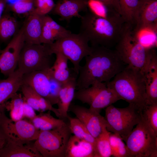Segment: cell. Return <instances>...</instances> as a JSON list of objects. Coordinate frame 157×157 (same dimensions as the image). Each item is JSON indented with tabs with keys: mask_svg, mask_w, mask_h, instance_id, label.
Listing matches in <instances>:
<instances>
[{
	"mask_svg": "<svg viewBox=\"0 0 157 157\" xmlns=\"http://www.w3.org/2000/svg\"><path fill=\"white\" fill-rule=\"evenodd\" d=\"M85 63L79 68L76 79L78 90L90 87L96 81L107 83L123 70L126 65L114 49L91 46Z\"/></svg>",
	"mask_w": 157,
	"mask_h": 157,
	"instance_id": "obj_1",
	"label": "cell"
},
{
	"mask_svg": "<svg viewBox=\"0 0 157 157\" xmlns=\"http://www.w3.org/2000/svg\"><path fill=\"white\" fill-rule=\"evenodd\" d=\"M79 33L91 46L113 49L119 40L126 23L120 14L109 9L106 17L97 15L88 10L80 18Z\"/></svg>",
	"mask_w": 157,
	"mask_h": 157,
	"instance_id": "obj_2",
	"label": "cell"
},
{
	"mask_svg": "<svg viewBox=\"0 0 157 157\" xmlns=\"http://www.w3.org/2000/svg\"><path fill=\"white\" fill-rule=\"evenodd\" d=\"M120 99L141 110L147 103L143 73L126 65L113 79L106 83Z\"/></svg>",
	"mask_w": 157,
	"mask_h": 157,
	"instance_id": "obj_3",
	"label": "cell"
},
{
	"mask_svg": "<svg viewBox=\"0 0 157 157\" xmlns=\"http://www.w3.org/2000/svg\"><path fill=\"white\" fill-rule=\"evenodd\" d=\"M114 49L127 65L143 73L156 51L142 44L134 36L133 28L126 23Z\"/></svg>",
	"mask_w": 157,
	"mask_h": 157,
	"instance_id": "obj_4",
	"label": "cell"
},
{
	"mask_svg": "<svg viewBox=\"0 0 157 157\" xmlns=\"http://www.w3.org/2000/svg\"><path fill=\"white\" fill-rule=\"evenodd\" d=\"M125 141L130 157H157V135L142 117Z\"/></svg>",
	"mask_w": 157,
	"mask_h": 157,
	"instance_id": "obj_5",
	"label": "cell"
},
{
	"mask_svg": "<svg viewBox=\"0 0 157 157\" xmlns=\"http://www.w3.org/2000/svg\"><path fill=\"white\" fill-rule=\"evenodd\" d=\"M141 110L129 104L124 108H118L112 104L106 108L105 118L106 129L120 136L125 141L134 126L140 121Z\"/></svg>",
	"mask_w": 157,
	"mask_h": 157,
	"instance_id": "obj_6",
	"label": "cell"
},
{
	"mask_svg": "<svg viewBox=\"0 0 157 157\" xmlns=\"http://www.w3.org/2000/svg\"><path fill=\"white\" fill-rule=\"evenodd\" d=\"M89 43L87 38L79 33H71L49 45L51 54L60 52L70 60L74 71L78 75L80 62L91 51Z\"/></svg>",
	"mask_w": 157,
	"mask_h": 157,
	"instance_id": "obj_7",
	"label": "cell"
},
{
	"mask_svg": "<svg viewBox=\"0 0 157 157\" xmlns=\"http://www.w3.org/2000/svg\"><path fill=\"white\" fill-rule=\"evenodd\" d=\"M71 133L66 123L52 130H40L33 146L42 157H65Z\"/></svg>",
	"mask_w": 157,
	"mask_h": 157,
	"instance_id": "obj_8",
	"label": "cell"
},
{
	"mask_svg": "<svg viewBox=\"0 0 157 157\" xmlns=\"http://www.w3.org/2000/svg\"><path fill=\"white\" fill-rule=\"evenodd\" d=\"M49 44L25 42L18 62V69L23 74L51 67Z\"/></svg>",
	"mask_w": 157,
	"mask_h": 157,
	"instance_id": "obj_9",
	"label": "cell"
},
{
	"mask_svg": "<svg viewBox=\"0 0 157 157\" xmlns=\"http://www.w3.org/2000/svg\"><path fill=\"white\" fill-rule=\"evenodd\" d=\"M74 99L89 106V108L100 113L101 110L120 100L105 83L96 81L88 88L78 90Z\"/></svg>",
	"mask_w": 157,
	"mask_h": 157,
	"instance_id": "obj_10",
	"label": "cell"
},
{
	"mask_svg": "<svg viewBox=\"0 0 157 157\" xmlns=\"http://www.w3.org/2000/svg\"><path fill=\"white\" fill-rule=\"evenodd\" d=\"M23 82L45 98L52 106L57 104L62 84L55 78L51 67L24 74Z\"/></svg>",
	"mask_w": 157,
	"mask_h": 157,
	"instance_id": "obj_11",
	"label": "cell"
},
{
	"mask_svg": "<svg viewBox=\"0 0 157 157\" xmlns=\"http://www.w3.org/2000/svg\"><path fill=\"white\" fill-rule=\"evenodd\" d=\"M1 116L2 130L7 139L28 142L37 139L40 130L32 123L22 119L14 121L3 115Z\"/></svg>",
	"mask_w": 157,
	"mask_h": 157,
	"instance_id": "obj_12",
	"label": "cell"
},
{
	"mask_svg": "<svg viewBox=\"0 0 157 157\" xmlns=\"http://www.w3.org/2000/svg\"><path fill=\"white\" fill-rule=\"evenodd\" d=\"M24 43L22 26L13 36L0 55V70L4 75L8 76L15 70Z\"/></svg>",
	"mask_w": 157,
	"mask_h": 157,
	"instance_id": "obj_13",
	"label": "cell"
},
{
	"mask_svg": "<svg viewBox=\"0 0 157 157\" xmlns=\"http://www.w3.org/2000/svg\"><path fill=\"white\" fill-rule=\"evenodd\" d=\"M69 108L70 110L83 124L95 139L106 129V119L100 113L94 112L89 108L77 105L70 106Z\"/></svg>",
	"mask_w": 157,
	"mask_h": 157,
	"instance_id": "obj_14",
	"label": "cell"
},
{
	"mask_svg": "<svg viewBox=\"0 0 157 157\" xmlns=\"http://www.w3.org/2000/svg\"><path fill=\"white\" fill-rule=\"evenodd\" d=\"M147 29L157 31V0H140L134 32Z\"/></svg>",
	"mask_w": 157,
	"mask_h": 157,
	"instance_id": "obj_15",
	"label": "cell"
},
{
	"mask_svg": "<svg viewBox=\"0 0 157 157\" xmlns=\"http://www.w3.org/2000/svg\"><path fill=\"white\" fill-rule=\"evenodd\" d=\"M88 0H59L51 12L60 16V20L69 22L73 17L80 18L79 13L88 10Z\"/></svg>",
	"mask_w": 157,
	"mask_h": 157,
	"instance_id": "obj_16",
	"label": "cell"
},
{
	"mask_svg": "<svg viewBox=\"0 0 157 157\" xmlns=\"http://www.w3.org/2000/svg\"><path fill=\"white\" fill-rule=\"evenodd\" d=\"M31 142H21L7 139L6 145L0 151V157H42Z\"/></svg>",
	"mask_w": 157,
	"mask_h": 157,
	"instance_id": "obj_17",
	"label": "cell"
},
{
	"mask_svg": "<svg viewBox=\"0 0 157 157\" xmlns=\"http://www.w3.org/2000/svg\"><path fill=\"white\" fill-rule=\"evenodd\" d=\"M76 79V75H74L62 84L59 93L57 104L60 119L63 120L67 118V112L74 97L77 86Z\"/></svg>",
	"mask_w": 157,
	"mask_h": 157,
	"instance_id": "obj_18",
	"label": "cell"
},
{
	"mask_svg": "<svg viewBox=\"0 0 157 157\" xmlns=\"http://www.w3.org/2000/svg\"><path fill=\"white\" fill-rule=\"evenodd\" d=\"M65 157H97L95 146L86 140L71 135L66 147Z\"/></svg>",
	"mask_w": 157,
	"mask_h": 157,
	"instance_id": "obj_19",
	"label": "cell"
},
{
	"mask_svg": "<svg viewBox=\"0 0 157 157\" xmlns=\"http://www.w3.org/2000/svg\"><path fill=\"white\" fill-rule=\"evenodd\" d=\"M147 103H157V56L154 55L143 73Z\"/></svg>",
	"mask_w": 157,
	"mask_h": 157,
	"instance_id": "obj_20",
	"label": "cell"
},
{
	"mask_svg": "<svg viewBox=\"0 0 157 157\" xmlns=\"http://www.w3.org/2000/svg\"><path fill=\"white\" fill-rule=\"evenodd\" d=\"M44 16L30 14L23 26L25 42L29 44H39Z\"/></svg>",
	"mask_w": 157,
	"mask_h": 157,
	"instance_id": "obj_21",
	"label": "cell"
},
{
	"mask_svg": "<svg viewBox=\"0 0 157 157\" xmlns=\"http://www.w3.org/2000/svg\"><path fill=\"white\" fill-rule=\"evenodd\" d=\"M25 101L35 110L42 112L50 111L59 117L57 108L53 107L51 103L40 95L29 85L23 83L20 88Z\"/></svg>",
	"mask_w": 157,
	"mask_h": 157,
	"instance_id": "obj_22",
	"label": "cell"
},
{
	"mask_svg": "<svg viewBox=\"0 0 157 157\" xmlns=\"http://www.w3.org/2000/svg\"><path fill=\"white\" fill-rule=\"evenodd\" d=\"M23 74L18 69L0 81V107L6 100L16 93L23 84Z\"/></svg>",
	"mask_w": 157,
	"mask_h": 157,
	"instance_id": "obj_23",
	"label": "cell"
},
{
	"mask_svg": "<svg viewBox=\"0 0 157 157\" xmlns=\"http://www.w3.org/2000/svg\"><path fill=\"white\" fill-rule=\"evenodd\" d=\"M56 59L51 68L53 70L55 78L63 84L67 82L74 75L71 73L68 67V59L60 52H56Z\"/></svg>",
	"mask_w": 157,
	"mask_h": 157,
	"instance_id": "obj_24",
	"label": "cell"
},
{
	"mask_svg": "<svg viewBox=\"0 0 157 157\" xmlns=\"http://www.w3.org/2000/svg\"><path fill=\"white\" fill-rule=\"evenodd\" d=\"M36 115L31 120L35 126L40 131L51 130L66 124L63 120L56 118L50 114V111Z\"/></svg>",
	"mask_w": 157,
	"mask_h": 157,
	"instance_id": "obj_25",
	"label": "cell"
},
{
	"mask_svg": "<svg viewBox=\"0 0 157 157\" xmlns=\"http://www.w3.org/2000/svg\"><path fill=\"white\" fill-rule=\"evenodd\" d=\"M122 16L133 28L137 22L140 0H118Z\"/></svg>",
	"mask_w": 157,
	"mask_h": 157,
	"instance_id": "obj_26",
	"label": "cell"
},
{
	"mask_svg": "<svg viewBox=\"0 0 157 157\" xmlns=\"http://www.w3.org/2000/svg\"><path fill=\"white\" fill-rule=\"evenodd\" d=\"M18 23L16 19L9 15H3L0 20V39L6 41L17 32Z\"/></svg>",
	"mask_w": 157,
	"mask_h": 157,
	"instance_id": "obj_27",
	"label": "cell"
},
{
	"mask_svg": "<svg viewBox=\"0 0 157 157\" xmlns=\"http://www.w3.org/2000/svg\"><path fill=\"white\" fill-rule=\"evenodd\" d=\"M69 121V126L71 132L75 136L84 139L92 143L95 147V139L90 133L88 130L78 119L68 116Z\"/></svg>",
	"mask_w": 157,
	"mask_h": 157,
	"instance_id": "obj_28",
	"label": "cell"
},
{
	"mask_svg": "<svg viewBox=\"0 0 157 157\" xmlns=\"http://www.w3.org/2000/svg\"><path fill=\"white\" fill-rule=\"evenodd\" d=\"M10 99L11 100L7 104L6 108L10 111L11 119L14 121L22 119L24 117L23 97L20 93H16Z\"/></svg>",
	"mask_w": 157,
	"mask_h": 157,
	"instance_id": "obj_29",
	"label": "cell"
},
{
	"mask_svg": "<svg viewBox=\"0 0 157 157\" xmlns=\"http://www.w3.org/2000/svg\"><path fill=\"white\" fill-rule=\"evenodd\" d=\"M110 133L106 129L95 139V148L97 157H110L112 156L109 140V135Z\"/></svg>",
	"mask_w": 157,
	"mask_h": 157,
	"instance_id": "obj_30",
	"label": "cell"
},
{
	"mask_svg": "<svg viewBox=\"0 0 157 157\" xmlns=\"http://www.w3.org/2000/svg\"><path fill=\"white\" fill-rule=\"evenodd\" d=\"M141 112L142 117L157 135V103L146 104Z\"/></svg>",
	"mask_w": 157,
	"mask_h": 157,
	"instance_id": "obj_31",
	"label": "cell"
},
{
	"mask_svg": "<svg viewBox=\"0 0 157 157\" xmlns=\"http://www.w3.org/2000/svg\"><path fill=\"white\" fill-rule=\"evenodd\" d=\"M10 5L11 10L15 13L28 15L35 8V0H18Z\"/></svg>",
	"mask_w": 157,
	"mask_h": 157,
	"instance_id": "obj_32",
	"label": "cell"
},
{
	"mask_svg": "<svg viewBox=\"0 0 157 157\" xmlns=\"http://www.w3.org/2000/svg\"><path fill=\"white\" fill-rule=\"evenodd\" d=\"M55 4L53 0H35V8L29 14L45 15L51 12Z\"/></svg>",
	"mask_w": 157,
	"mask_h": 157,
	"instance_id": "obj_33",
	"label": "cell"
},
{
	"mask_svg": "<svg viewBox=\"0 0 157 157\" xmlns=\"http://www.w3.org/2000/svg\"><path fill=\"white\" fill-rule=\"evenodd\" d=\"M87 6L88 10L98 16L106 17L108 12L109 9L98 0H88Z\"/></svg>",
	"mask_w": 157,
	"mask_h": 157,
	"instance_id": "obj_34",
	"label": "cell"
},
{
	"mask_svg": "<svg viewBox=\"0 0 157 157\" xmlns=\"http://www.w3.org/2000/svg\"><path fill=\"white\" fill-rule=\"evenodd\" d=\"M109 140L112 154L118 148L125 144L120 136L115 133H111L109 135Z\"/></svg>",
	"mask_w": 157,
	"mask_h": 157,
	"instance_id": "obj_35",
	"label": "cell"
},
{
	"mask_svg": "<svg viewBox=\"0 0 157 157\" xmlns=\"http://www.w3.org/2000/svg\"><path fill=\"white\" fill-rule=\"evenodd\" d=\"M98 0L103 3L108 9L114 10L122 16L118 0Z\"/></svg>",
	"mask_w": 157,
	"mask_h": 157,
	"instance_id": "obj_36",
	"label": "cell"
},
{
	"mask_svg": "<svg viewBox=\"0 0 157 157\" xmlns=\"http://www.w3.org/2000/svg\"><path fill=\"white\" fill-rule=\"evenodd\" d=\"M23 109L24 117L28 118L31 120L33 119L37 115L35 112V110L28 104L24 100L23 104Z\"/></svg>",
	"mask_w": 157,
	"mask_h": 157,
	"instance_id": "obj_37",
	"label": "cell"
},
{
	"mask_svg": "<svg viewBox=\"0 0 157 157\" xmlns=\"http://www.w3.org/2000/svg\"><path fill=\"white\" fill-rule=\"evenodd\" d=\"M6 142V137L2 130L0 131V151L4 147Z\"/></svg>",
	"mask_w": 157,
	"mask_h": 157,
	"instance_id": "obj_38",
	"label": "cell"
},
{
	"mask_svg": "<svg viewBox=\"0 0 157 157\" xmlns=\"http://www.w3.org/2000/svg\"><path fill=\"white\" fill-rule=\"evenodd\" d=\"M6 2L5 0H0V20L3 16L2 14L5 8Z\"/></svg>",
	"mask_w": 157,
	"mask_h": 157,
	"instance_id": "obj_39",
	"label": "cell"
},
{
	"mask_svg": "<svg viewBox=\"0 0 157 157\" xmlns=\"http://www.w3.org/2000/svg\"><path fill=\"white\" fill-rule=\"evenodd\" d=\"M6 2L8 3L10 5L13 3L18 0H5Z\"/></svg>",
	"mask_w": 157,
	"mask_h": 157,
	"instance_id": "obj_40",
	"label": "cell"
}]
</instances>
